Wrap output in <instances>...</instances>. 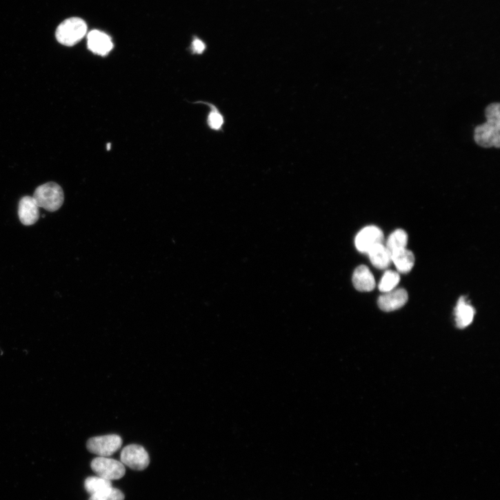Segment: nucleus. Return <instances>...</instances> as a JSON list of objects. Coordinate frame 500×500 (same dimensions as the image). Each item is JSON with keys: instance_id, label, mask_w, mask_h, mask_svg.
I'll return each instance as SVG.
<instances>
[{"instance_id": "nucleus-1", "label": "nucleus", "mask_w": 500, "mask_h": 500, "mask_svg": "<svg viewBox=\"0 0 500 500\" xmlns=\"http://www.w3.org/2000/svg\"><path fill=\"white\" fill-rule=\"evenodd\" d=\"M488 122L474 130V141L481 147H499V104H491L485 111Z\"/></svg>"}, {"instance_id": "nucleus-2", "label": "nucleus", "mask_w": 500, "mask_h": 500, "mask_svg": "<svg viewBox=\"0 0 500 500\" xmlns=\"http://www.w3.org/2000/svg\"><path fill=\"white\" fill-rule=\"evenodd\" d=\"M40 208L54 212L59 210L64 201V193L61 187L54 183L48 182L38 187L33 195Z\"/></svg>"}, {"instance_id": "nucleus-3", "label": "nucleus", "mask_w": 500, "mask_h": 500, "mask_svg": "<svg viewBox=\"0 0 500 500\" xmlns=\"http://www.w3.org/2000/svg\"><path fill=\"white\" fill-rule=\"evenodd\" d=\"M86 32L87 25L83 20L70 18L60 24L56 32V37L59 43L73 46L85 37Z\"/></svg>"}, {"instance_id": "nucleus-4", "label": "nucleus", "mask_w": 500, "mask_h": 500, "mask_svg": "<svg viewBox=\"0 0 500 500\" xmlns=\"http://www.w3.org/2000/svg\"><path fill=\"white\" fill-rule=\"evenodd\" d=\"M123 446L122 438L117 434L96 437L86 443L88 450L99 457H108L119 451Z\"/></svg>"}, {"instance_id": "nucleus-5", "label": "nucleus", "mask_w": 500, "mask_h": 500, "mask_svg": "<svg viewBox=\"0 0 500 500\" xmlns=\"http://www.w3.org/2000/svg\"><path fill=\"white\" fill-rule=\"evenodd\" d=\"M90 466L98 477L110 481L123 478L126 472L125 465L121 461L108 457L94 458L92 461Z\"/></svg>"}, {"instance_id": "nucleus-6", "label": "nucleus", "mask_w": 500, "mask_h": 500, "mask_svg": "<svg viewBox=\"0 0 500 500\" xmlns=\"http://www.w3.org/2000/svg\"><path fill=\"white\" fill-rule=\"evenodd\" d=\"M121 462L132 470L141 471L146 469L150 462L146 449L139 445L132 444L125 447L121 456Z\"/></svg>"}, {"instance_id": "nucleus-7", "label": "nucleus", "mask_w": 500, "mask_h": 500, "mask_svg": "<svg viewBox=\"0 0 500 500\" xmlns=\"http://www.w3.org/2000/svg\"><path fill=\"white\" fill-rule=\"evenodd\" d=\"M383 232L376 226H368L361 230L355 239L357 249L363 253H368L375 246L383 244Z\"/></svg>"}, {"instance_id": "nucleus-8", "label": "nucleus", "mask_w": 500, "mask_h": 500, "mask_svg": "<svg viewBox=\"0 0 500 500\" xmlns=\"http://www.w3.org/2000/svg\"><path fill=\"white\" fill-rule=\"evenodd\" d=\"M408 299V293L404 288L393 289L379 297L378 306L383 312H393L405 306Z\"/></svg>"}, {"instance_id": "nucleus-9", "label": "nucleus", "mask_w": 500, "mask_h": 500, "mask_svg": "<svg viewBox=\"0 0 500 500\" xmlns=\"http://www.w3.org/2000/svg\"><path fill=\"white\" fill-rule=\"evenodd\" d=\"M87 42L88 49L99 56L108 55L114 48L111 37L99 30L90 32L88 34Z\"/></svg>"}, {"instance_id": "nucleus-10", "label": "nucleus", "mask_w": 500, "mask_h": 500, "mask_svg": "<svg viewBox=\"0 0 500 500\" xmlns=\"http://www.w3.org/2000/svg\"><path fill=\"white\" fill-rule=\"evenodd\" d=\"M19 216L21 222L26 226L34 225L39 219V208L33 197H23L19 203Z\"/></svg>"}, {"instance_id": "nucleus-11", "label": "nucleus", "mask_w": 500, "mask_h": 500, "mask_svg": "<svg viewBox=\"0 0 500 500\" xmlns=\"http://www.w3.org/2000/svg\"><path fill=\"white\" fill-rule=\"evenodd\" d=\"M352 282L354 288L361 292L372 291L376 286L373 274L369 268L363 265L359 266L354 270Z\"/></svg>"}, {"instance_id": "nucleus-12", "label": "nucleus", "mask_w": 500, "mask_h": 500, "mask_svg": "<svg viewBox=\"0 0 500 500\" xmlns=\"http://www.w3.org/2000/svg\"><path fill=\"white\" fill-rule=\"evenodd\" d=\"M475 310L466 300V297H461L455 308L457 326L463 329L469 326L474 319Z\"/></svg>"}, {"instance_id": "nucleus-13", "label": "nucleus", "mask_w": 500, "mask_h": 500, "mask_svg": "<svg viewBox=\"0 0 500 500\" xmlns=\"http://www.w3.org/2000/svg\"><path fill=\"white\" fill-rule=\"evenodd\" d=\"M392 262L395 265L399 272L408 273L410 272L415 263V257L412 252L403 248L395 250L391 253Z\"/></svg>"}, {"instance_id": "nucleus-14", "label": "nucleus", "mask_w": 500, "mask_h": 500, "mask_svg": "<svg viewBox=\"0 0 500 500\" xmlns=\"http://www.w3.org/2000/svg\"><path fill=\"white\" fill-rule=\"evenodd\" d=\"M368 254L372 264L378 269H386L392 262L391 252L383 244L375 246Z\"/></svg>"}, {"instance_id": "nucleus-15", "label": "nucleus", "mask_w": 500, "mask_h": 500, "mask_svg": "<svg viewBox=\"0 0 500 500\" xmlns=\"http://www.w3.org/2000/svg\"><path fill=\"white\" fill-rule=\"evenodd\" d=\"M112 481L100 477H89L84 481V488L90 494H97L112 488Z\"/></svg>"}, {"instance_id": "nucleus-16", "label": "nucleus", "mask_w": 500, "mask_h": 500, "mask_svg": "<svg viewBox=\"0 0 500 500\" xmlns=\"http://www.w3.org/2000/svg\"><path fill=\"white\" fill-rule=\"evenodd\" d=\"M408 243V235L403 230H397L388 237L386 247L392 253V252L406 248Z\"/></svg>"}, {"instance_id": "nucleus-17", "label": "nucleus", "mask_w": 500, "mask_h": 500, "mask_svg": "<svg viewBox=\"0 0 500 500\" xmlns=\"http://www.w3.org/2000/svg\"><path fill=\"white\" fill-rule=\"evenodd\" d=\"M399 281L400 277L397 272L392 270H387L379 282V289L383 293L389 292L395 288Z\"/></svg>"}, {"instance_id": "nucleus-18", "label": "nucleus", "mask_w": 500, "mask_h": 500, "mask_svg": "<svg viewBox=\"0 0 500 500\" xmlns=\"http://www.w3.org/2000/svg\"><path fill=\"white\" fill-rule=\"evenodd\" d=\"M125 497L121 490L112 487L103 492L90 495L88 500H124Z\"/></svg>"}, {"instance_id": "nucleus-19", "label": "nucleus", "mask_w": 500, "mask_h": 500, "mask_svg": "<svg viewBox=\"0 0 500 500\" xmlns=\"http://www.w3.org/2000/svg\"><path fill=\"white\" fill-rule=\"evenodd\" d=\"M211 112L208 116V123L212 130L219 131L224 125V118L221 112L214 106H210Z\"/></svg>"}, {"instance_id": "nucleus-20", "label": "nucleus", "mask_w": 500, "mask_h": 500, "mask_svg": "<svg viewBox=\"0 0 500 500\" xmlns=\"http://www.w3.org/2000/svg\"><path fill=\"white\" fill-rule=\"evenodd\" d=\"M206 48V44L201 40L195 39L192 43V50L196 54H202Z\"/></svg>"}]
</instances>
